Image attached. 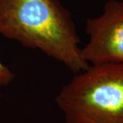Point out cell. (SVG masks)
<instances>
[{"mask_svg": "<svg viewBox=\"0 0 123 123\" xmlns=\"http://www.w3.org/2000/svg\"><path fill=\"white\" fill-rule=\"evenodd\" d=\"M0 34L40 50L75 74L90 66L70 12L58 0H0Z\"/></svg>", "mask_w": 123, "mask_h": 123, "instance_id": "cell-1", "label": "cell"}, {"mask_svg": "<svg viewBox=\"0 0 123 123\" xmlns=\"http://www.w3.org/2000/svg\"><path fill=\"white\" fill-rule=\"evenodd\" d=\"M86 33L81 56L88 64H123V1H107L101 16L87 19Z\"/></svg>", "mask_w": 123, "mask_h": 123, "instance_id": "cell-3", "label": "cell"}, {"mask_svg": "<svg viewBox=\"0 0 123 123\" xmlns=\"http://www.w3.org/2000/svg\"><path fill=\"white\" fill-rule=\"evenodd\" d=\"M55 103L66 123H123V64L90 65L62 88Z\"/></svg>", "mask_w": 123, "mask_h": 123, "instance_id": "cell-2", "label": "cell"}, {"mask_svg": "<svg viewBox=\"0 0 123 123\" xmlns=\"http://www.w3.org/2000/svg\"><path fill=\"white\" fill-rule=\"evenodd\" d=\"M14 78V74L0 61V86H7Z\"/></svg>", "mask_w": 123, "mask_h": 123, "instance_id": "cell-4", "label": "cell"}]
</instances>
